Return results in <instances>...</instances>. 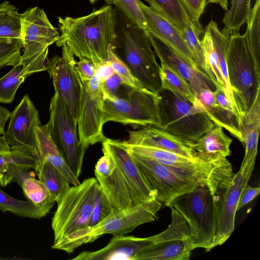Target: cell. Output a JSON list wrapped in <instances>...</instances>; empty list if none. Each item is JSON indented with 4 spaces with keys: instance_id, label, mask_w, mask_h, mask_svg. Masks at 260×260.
<instances>
[{
    "instance_id": "obj_31",
    "label": "cell",
    "mask_w": 260,
    "mask_h": 260,
    "mask_svg": "<svg viewBox=\"0 0 260 260\" xmlns=\"http://www.w3.org/2000/svg\"><path fill=\"white\" fill-rule=\"evenodd\" d=\"M200 42L204 54L205 73L207 77L215 88L224 90L229 98L227 88L220 71L218 57L212 40L210 34L205 29Z\"/></svg>"
},
{
    "instance_id": "obj_39",
    "label": "cell",
    "mask_w": 260,
    "mask_h": 260,
    "mask_svg": "<svg viewBox=\"0 0 260 260\" xmlns=\"http://www.w3.org/2000/svg\"><path fill=\"white\" fill-rule=\"evenodd\" d=\"M180 32L182 39L191 53L196 65L207 77L205 73L204 54L200 39L196 34L193 27L190 25H187Z\"/></svg>"
},
{
    "instance_id": "obj_9",
    "label": "cell",
    "mask_w": 260,
    "mask_h": 260,
    "mask_svg": "<svg viewBox=\"0 0 260 260\" xmlns=\"http://www.w3.org/2000/svg\"><path fill=\"white\" fill-rule=\"evenodd\" d=\"M124 97L104 95V124L109 121L136 126H159L158 96L148 89L128 88Z\"/></svg>"
},
{
    "instance_id": "obj_7",
    "label": "cell",
    "mask_w": 260,
    "mask_h": 260,
    "mask_svg": "<svg viewBox=\"0 0 260 260\" xmlns=\"http://www.w3.org/2000/svg\"><path fill=\"white\" fill-rule=\"evenodd\" d=\"M99 187L96 178H87L77 185L70 186L56 202L51 222L53 244L88 226Z\"/></svg>"
},
{
    "instance_id": "obj_3",
    "label": "cell",
    "mask_w": 260,
    "mask_h": 260,
    "mask_svg": "<svg viewBox=\"0 0 260 260\" xmlns=\"http://www.w3.org/2000/svg\"><path fill=\"white\" fill-rule=\"evenodd\" d=\"M226 65L229 100L238 123L260 92V61L253 54L244 35L230 36Z\"/></svg>"
},
{
    "instance_id": "obj_24",
    "label": "cell",
    "mask_w": 260,
    "mask_h": 260,
    "mask_svg": "<svg viewBox=\"0 0 260 260\" xmlns=\"http://www.w3.org/2000/svg\"><path fill=\"white\" fill-rule=\"evenodd\" d=\"M48 53L32 60L20 57L19 61L7 74L0 78V103H11L19 86L29 75L47 71Z\"/></svg>"
},
{
    "instance_id": "obj_46",
    "label": "cell",
    "mask_w": 260,
    "mask_h": 260,
    "mask_svg": "<svg viewBox=\"0 0 260 260\" xmlns=\"http://www.w3.org/2000/svg\"><path fill=\"white\" fill-rule=\"evenodd\" d=\"M101 83L103 95L119 96L120 87L123 83L117 75L114 73L106 80Z\"/></svg>"
},
{
    "instance_id": "obj_2",
    "label": "cell",
    "mask_w": 260,
    "mask_h": 260,
    "mask_svg": "<svg viewBox=\"0 0 260 260\" xmlns=\"http://www.w3.org/2000/svg\"><path fill=\"white\" fill-rule=\"evenodd\" d=\"M116 41L113 49L145 88L157 94L161 89L160 64L147 31L114 8Z\"/></svg>"
},
{
    "instance_id": "obj_29",
    "label": "cell",
    "mask_w": 260,
    "mask_h": 260,
    "mask_svg": "<svg viewBox=\"0 0 260 260\" xmlns=\"http://www.w3.org/2000/svg\"><path fill=\"white\" fill-rule=\"evenodd\" d=\"M38 179L48 188L53 202H57L70 187V183L62 173L44 159L38 158L34 169Z\"/></svg>"
},
{
    "instance_id": "obj_40",
    "label": "cell",
    "mask_w": 260,
    "mask_h": 260,
    "mask_svg": "<svg viewBox=\"0 0 260 260\" xmlns=\"http://www.w3.org/2000/svg\"><path fill=\"white\" fill-rule=\"evenodd\" d=\"M38 158L30 154L10 150L0 151V177L7 171L10 164L35 169Z\"/></svg>"
},
{
    "instance_id": "obj_17",
    "label": "cell",
    "mask_w": 260,
    "mask_h": 260,
    "mask_svg": "<svg viewBox=\"0 0 260 260\" xmlns=\"http://www.w3.org/2000/svg\"><path fill=\"white\" fill-rule=\"evenodd\" d=\"M249 180L239 170L230 183L215 194L217 224L213 248L223 244L234 232L238 201Z\"/></svg>"
},
{
    "instance_id": "obj_21",
    "label": "cell",
    "mask_w": 260,
    "mask_h": 260,
    "mask_svg": "<svg viewBox=\"0 0 260 260\" xmlns=\"http://www.w3.org/2000/svg\"><path fill=\"white\" fill-rule=\"evenodd\" d=\"M152 243L150 238L113 236L104 247L94 251H83L73 260H134L136 255Z\"/></svg>"
},
{
    "instance_id": "obj_18",
    "label": "cell",
    "mask_w": 260,
    "mask_h": 260,
    "mask_svg": "<svg viewBox=\"0 0 260 260\" xmlns=\"http://www.w3.org/2000/svg\"><path fill=\"white\" fill-rule=\"evenodd\" d=\"M125 142L128 145L159 149L191 158L212 160L196 152L191 146L193 142L181 139L154 125H147L138 130L129 131L128 138Z\"/></svg>"
},
{
    "instance_id": "obj_20",
    "label": "cell",
    "mask_w": 260,
    "mask_h": 260,
    "mask_svg": "<svg viewBox=\"0 0 260 260\" xmlns=\"http://www.w3.org/2000/svg\"><path fill=\"white\" fill-rule=\"evenodd\" d=\"M148 33L152 48L160 61L174 70L189 84L194 95L203 89H215L212 82L197 67Z\"/></svg>"
},
{
    "instance_id": "obj_8",
    "label": "cell",
    "mask_w": 260,
    "mask_h": 260,
    "mask_svg": "<svg viewBox=\"0 0 260 260\" xmlns=\"http://www.w3.org/2000/svg\"><path fill=\"white\" fill-rule=\"evenodd\" d=\"M143 179L155 199L165 206L177 196L201 185L213 192L212 182L207 178L168 167L154 160L129 152Z\"/></svg>"
},
{
    "instance_id": "obj_33",
    "label": "cell",
    "mask_w": 260,
    "mask_h": 260,
    "mask_svg": "<svg viewBox=\"0 0 260 260\" xmlns=\"http://www.w3.org/2000/svg\"><path fill=\"white\" fill-rule=\"evenodd\" d=\"M251 10V0H232L231 7L225 11L222 19L224 26L222 31L229 35L239 33Z\"/></svg>"
},
{
    "instance_id": "obj_26",
    "label": "cell",
    "mask_w": 260,
    "mask_h": 260,
    "mask_svg": "<svg viewBox=\"0 0 260 260\" xmlns=\"http://www.w3.org/2000/svg\"><path fill=\"white\" fill-rule=\"evenodd\" d=\"M232 139L224 133L223 128L215 125L191 145L192 149L201 156L212 160L226 159L231 154Z\"/></svg>"
},
{
    "instance_id": "obj_16",
    "label": "cell",
    "mask_w": 260,
    "mask_h": 260,
    "mask_svg": "<svg viewBox=\"0 0 260 260\" xmlns=\"http://www.w3.org/2000/svg\"><path fill=\"white\" fill-rule=\"evenodd\" d=\"M102 151L112 158L122 174L133 206L155 199L133 160L125 141L106 138L102 142Z\"/></svg>"
},
{
    "instance_id": "obj_38",
    "label": "cell",
    "mask_w": 260,
    "mask_h": 260,
    "mask_svg": "<svg viewBox=\"0 0 260 260\" xmlns=\"http://www.w3.org/2000/svg\"><path fill=\"white\" fill-rule=\"evenodd\" d=\"M108 5H114L132 22L148 32V24L141 9L139 0H105Z\"/></svg>"
},
{
    "instance_id": "obj_49",
    "label": "cell",
    "mask_w": 260,
    "mask_h": 260,
    "mask_svg": "<svg viewBox=\"0 0 260 260\" xmlns=\"http://www.w3.org/2000/svg\"><path fill=\"white\" fill-rule=\"evenodd\" d=\"M114 73H115L111 64L108 61H107L103 64L95 68L94 75L100 80V82H102Z\"/></svg>"
},
{
    "instance_id": "obj_12",
    "label": "cell",
    "mask_w": 260,
    "mask_h": 260,
    "mask_svg": "<svg viewBox=\"0 0 260 260\" xmlns=\"http://www.w3.org/2000/svg\"><path fill=\"white\" fill-rule=\"evenodd\" d=\"M103 99L101 83L95 75L89 81L82 82L77 132L85 150L106 138L103 132Z\"/></svg>"
},
{
    "instance_id": "obj_43",
    "label": "cell",
    "mask_w": 260,
    "mask_h": 260,
    "mask_svg": "<svg viewBox=\"0 0 260 260\" xmlns=\"http://www.w3.org/2000/svg\"><path fill=\"white\" fill-rule=\"evenodd\" d=\"M113 211L108 198L99 187L94 201L92 211L87 227L96 225L107 218Z\"/></svg>"
},
{
    "instance_id": "obj_11",
    "label": "cell",
    "mask_w": 260,
    "mask_h": 260,
    "mask_svg": "<svg viewBox=\"0 0 260 260\" xmlns=\"http://www.w3.org/2000/svg\"><path fill=\"white\" fill-rule=\"evenodd\" d=\"M171 221L164 231L151 236L152 243L139 252L134 260H187L193 250L189 225L171 208Z\"/></svg>"
},
{
    "instance_id": "obj_52",
    "label": "cell",
    "mask_w": 260,
    "mask_h": 260,
    "mask_svg": "<svg viewBox=\"0 0 260 260\" xmlns=\"http://www.w3.org/2000/svg\"><path fill=\"white\" fill-rule=\"evenodd\" d=\"M11 149L3 136L0 135V151H9Z\"/></svg>"
},
{
    "instance_id": "obj_53",
    "label": "cell",
    "mask_w": 260,
    "mask_h": 260,
    "mask_svg": "<svg viewBox=\"0 0 260 260\" xmlns=\"http://www.w3.org/2000/svg\"><path fill=\"white\" fill-rule=\"evenodd\" d=\"M89 1V2L92 4H93L94 3H95V2H96L98 0H88Z\"/></svg>"
},
{
    "instance_id": "obj_41",
    "label": "cell",
    "mask_w": 260,
    "mask_h": 260,
    "mask_svg": "<svg viewBox=\"0 0 260 260\" xmlns=\"http://www.w3.org/2000/svg\"><path fill=\"white\" fill-rule=\"evenodd\" d=\"M22 48L21 39L0 41V69L6 66H15L20 59Z\"/></svg>"
},
{
    "instance_id": "obj_6",
    "label": "cell",
    "mask_w": 260,
    "mask_h": 260,
    "mask_svg": "<svg viewBox=\"0 0 260 260\" xmlns=\"http://www.w3.org/2000/svg\"><path fill=\"white\" fill-rule=\"evenodd\" d=\"M159 127L185 141L195 142L215 126L197 106L171 91L160 89Z\"/></svg>"
},
{
    "instance_id": "obj_13",
    "label": "cell",
    "mask_w": 260,
    "mask_h": 260,
    "mask_svg": "<svg viewBox=\"0 0 260 260\" xmlns=\"http://www.w3.org/2000/svg\"><path fill=\"white\" fill-rule=\"evenodd\" d=\"M60 47L61 55H55L49 60L47 71L52 80L55 92L77 123L82 82L76 70L75 56L66 45Z\"/></svg>"
},
{
    "instance_id": "obj_10",
    "label": "cell",
    "mask_w": 260,
    "mask_h": 260,
    "mask_svg": "<svg viewBox=\"0 0 260 260\" xmlns=\"http://www.w3.org/2000/svg\"><path fill=\"white\" fill-rule=\"evenodd\" d=\"M49 110V119L47 124L51 137L67 164L78 178L86 150L79 141L77 123L55 92L51 99Z\"/></svg>"
},
{
    "instance_id": "obj_19",
    "label": "cell",
    "mask_w": 260,
    "mask_h": 260,
    "mask_svg": "<svg viewBox=\"0 0 260 260\" xmlns=\"http://www.w3.org/2000/svg\"><path fill=\"white\" fill-rule=\"evenodd\" d=\"M98 160L94 174L113 210L133 206L126 184L113 160L107 153Z\"/></svg>"
},
{
    "instance_id": "obj_14",
    "label": "cell",
    "mask_w": 260,
    "mask_h": 260,
    "mask_svg": "<svg viewBox=\"0 0 260 260\" xmlns=\"http://www.w3.org/2000/svg\"><path fill=\"white\" fill-rule=\"evenodd\" d=\"M40 125L38 111L26 94L11 112L9 125L3 136L11 150L38 158L36 128Z\"/></svg>"
},
{
    "instance_id": "obj_51",
    "label": "cell",
    "mask_w": 260,
    "mask_h": 260,
    "mask_svg": "<svg viewBox=\"0 0 260 260\" xmlns=\"http://www.w3.org/2000/svg\"><path fill=\"white\" fill-rule=\"evenodd\" d=\"M208 3H213L219 5L224 11L228 9V0H208Z\"/></svg>"
},
{
    "instance_id": "obj_25",
    "label": "cell",
    "mask_w": 260,
    "mask_h": 260,
    "mask_svg": "<svg viewBox=\"0 0 260 260\" xmlns=\"http://www.w3.org/2000/svg\"><path fill=\"white\" fill-rule=\"evenodd\" d=\"M156 13L181 31L187 25H191L202 39L204 34L200 23L192 17L181 0H145Z\"/></svg>"
},
{
    "instance_id": "obj_15",
    "label": "cell",
    "mask_w": 260,
    "mask_h": 260,
    "mask_svg": "<svg viewBox=\"0 0 260 260\" xmlns=\"http://www.w3.org/2000/svg\"><path fill=\"white\" fill-rule=\"evenodd\" d=\"M59 37V31L43 9L37 6L22 13L21 39L24 51L21 58L29 59L49 52V46Z\"/></svg>"
},
{
    "instance_id": "obj_22",
    "label": "cell",
    "mask_w": 260,
    "mask_h": 260,
    "mask_svg": "<svg viewBox=\"0 0 260 260\" xmlns=\"http://www.w3.org/2000/svg\"><path fill=\"white\" fill-rule=\"evenodd\" d=\"M245 155L240 170L248 179L251 176L257 152L260 130V92L250 109L238 120Z\"/></svg>"
},
{
    "instance_id": "obj_5",
    "label": "cell",
    "mask_w": 260,
    "mask_h": 260,
    "mask_svg": "<svg viewBox=\"0 0 260 260\" xmlns=\"http://www.w3.org/2000/svg\"><path fill=\"white\" fill-rule=\"evenodd\" d=\"M166 206L173 208L187 222L193 249L210 251L214 241L217 212L215 195L207 185H199L181 194Z\"/></svg>"
},
{
    "instance_id": "obj_44",
    "label": "cell",
    "mask_w": 260,
    "mask_h": 260,
    "mask_svg": "<svg viewBox=\"0 0 260 260\" xmlns=\"http://www.w3.org/2000/svg\"><path fill=\"white\" fill-rule=\"evenodd\" d=\"M28 169L16 164H10L6 172L0 177V185L6 186L10 182L15 181L21 186L25 178L33 177L28 171Z\"/></svg>"
},
{
    "instance_id": "obj_4",
    "label": "cell",
    "mask_w": 260,
    "mask_h": 260,
    "mask_svg": "<svg viewBox=\"0 0 260 260\" xmlns=\"http://www.w3.org/2000/svg\"><path fill=\"white\" fill-rule=\"evenodd\" d=\"M161 207L160 202L154 199L131 207L114 210L96 225L71 234L53 244L52 248L71 253L105 234L120 236L129 233L140 225L153 221Z\"/></svg>"
},
{
    "instance_id": "obj_23",
    "label": "cell",
    "mask_w": 260,
    "mask_h": 260,
    "mask_svg": "<svg viewBox=\"0 0 260 260\" xmlns=\"http://www.w3.org/2000/svg\"><path fill=\"white\" fill-rule=\"evenodd\" d=\"M139 4L148 24V32L198 68L182 39L181 32L150 6L146 5L140 1Z\"/></svg>"
},
{
    "instance_id": "obj_28",
    "label": "cell",
    "mask_w": 260,
    "mask_h": 260,
    "mask_svg": "<svg viewBox=\"0 0 260 260\" xmlns=\"http://www.w3.org/2000/svg\"><path fill=\"white\" fill-rule=\"evenodd\" d=\"M214 94L215 102L204 110L205 113L215 125L225 129L241 142L238 120L225 91L215 88Z\"/></svg>"
},
{
    "instance_id": "obj_30",
    "label": "cell",
    "mask_w": 260,
    "mask_h": 260,
    "mask_svg": "<svg viewBox=\"0 0 260 260\" xmlns=\"http://www.w3.org/2000/svg\"><path fill=\"white\" fill-rule=\"evenodd\" d=\"M160 63L161 89L169 90L194 104L196 96L187 82L166 63Z\"/></svg>"
},
{
    "instance_id": "obj_27",
    "label": "cell",
    "mask_w": 260,
    "mask_h": 260,
    "mask_svg": "<svg viewBox=\"0 0 260 260\" xmlns=\"http://www.w3.org/2000/svg\"><path fill=\"white\" fill-rule=\"evenodd\" d=\"M36 133L39 152L38 158L47 160L58 170L72 185L79 184L78 178L67 164L52 139L47 124L38 126Z\"/></svg>"
},
{
    "instance_id": "obj_48",
    "label": "cell",
    "mask_w": 260,
    "mask_h": 260,
    "mask_svg": "<svg viewBox=\"0 0 260 260\" xmlns=\"http://www.w3.org/2000/svg\"><path fill=\"white\" fill-rule=\"evenodd\" d=\"M259 193V187H252L247 184L241 193L237 207V210L240 209L253 200Z\"/></svg>"
},
{
    "instance_id": "obj_45",
    "label": "cell",
    "mask_w": 260,
    "mask_h": 260,
    "mask_svg": "<svg viewBox=\"0 0 260 260\" xmlns=\"http://www.w3.org/2000/svg\"><path fill=\"white\" fill-rule=\"evenodd\" d=\"M76 68L82 82L89 81L94 75L95 68L89 59H80L79 61L76 62Z\"/></svg>"
},
{
    "instance_id": "obj_42",
    "label": "cell",
    "mask_w": 260,
    "mask_h": 260,
    "mask_svg": "<svg viewBox=\"0 0 260 260\" xmlns=\"http://www.w3.org/2000/svg\"><path fill=\"white\" fill-rule=\"evenodd\" d=\"M107 61L123 84L131 88H142L139 80L135 77L128 67L114 53L112 48L108 51ZM145 88V87H144Z\"/></svg>"
},
{
    "instance_id": "obj_34",
    "label": "cell",
    "mask_w": 260,
    "mask_h": 260,
    "mask_svg": "<svg viewBox=\"0 0 260 260\" xmlns=\"http://www.w3.org/2000/svg\"><path fill=\"white\" fill-rule=\"evenodd\" d=\"M21 187L27 201L36 206L49 213L54 205L48 188L39 179L27 177L23 181Z\"/></svg>"
},
{
    "instance_id": "obj_50",
    "label": "cell",
    "mask_w": 260,
    "mask_h": 260,
    "mask_svg": "<svg viewBox=\"0 0 260 260\" xmlns=\"http://www.w3.org/2000/svg\"><path fill=\"white\" fill-rule=\"evenodd\" d=\"M11 115L9 110L0 105V135L3 136L5 134V125Z\"/></svg>"
},
{
    "instance_id": "obj_32",
    "label": "cell",
    "mask_w": 260,
    "mask_h": 260,
    "mask_svg": "<svg viewBox=\"0 0 260 260\" xmlns=\"http://www.w3.org/2000/svg\"><path fill=\"white\" fill-rule=\"evenodd\" d=\"M21 18L18 8L9 1L0 4V41L21 39Z\"/></svg>"
},
{
    "instance_id": "obj_1",
    "label": "cell",
    "mask_w": 260,
    "mask_h": 260,
    "mask_svg": "<svg viewBox=\"0 0 260 260\" xmlns=\"http://www.w3.org/2000/svg\"><path fill=\"white\" fill-rule=\"evenodd\" d=\"M59 37L55 42L66 45L74 55L90 60L96 68L107 61L116 41L114 8L107 5L79 17H58Z\"/></svg>"
},
{
    "instance_id": "obj_47",
    "label": "cell",
    "mask_w": 260,
    "mask_h": 260,
    "mask_svg": "<svg viewBox=\"0 0 260 260\" xmlns=\"http://www.w3.org/2000/svg\"><path fill=\"white\" fill-rule=\"evenodd\" d=\"M193 19L198 23L204 12L208 0H181Z\"/></svg>"
},
{
    "instance_id": "obj_37",
    "label": "cell",
    "mask_w": 260,
    "mask_h": 260,
    "mask_svg": "<svg viewBox=\"0 0 260 260\" xmlns=\"http://www.w3.org/2000/svg\"><path fill=\"white\" fill-rule=\"evenodd\" d=\"M244 34L256 59L260 61V0H256L246 22Z\"/></svg>"
},
{
    "instance_id": "obj_36",
    "label": "cell",
    "mask_w": 260,
    "mask_h": 260,
    "mask_svg": "<svg viewBox=\"0 0 260 260\" xmlns=\"http://www.w3.org/2000/svg\"><path fill=\"white\" fill-rule=\"evenodd\" d=\"M205 30L208 32L212 40L218 57L220 71L227 88L229 99L230 86L226 65V55L230 35L222 30L220 31L217 23L213 20L208 23Z\"/></svg>"
},
{
    "instance_id": "obj_35",
    "label": "cell",
    "mask_w": 260,
    "mask_h": 260,
    "mask_svg": "<svg viewBox=\"0 0 260 260\" xmlns=\"http://www.w3.org/2000/svg\"><path fill=\"white\" fill-rule=\"evenodd\" d=\"M0 210L10 211L16 215L28 218H40L48 212L28 201L15 199L0 189Z\"/></svg>"
}]
</instances>
